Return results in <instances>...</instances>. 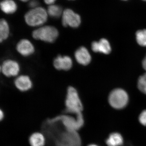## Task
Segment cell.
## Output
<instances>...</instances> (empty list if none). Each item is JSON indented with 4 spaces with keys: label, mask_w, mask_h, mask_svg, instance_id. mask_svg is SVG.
Returning <instances> with one entry per match:
<instances>
[{
    "label": "cell",
    "mask_w": 146,
    "mask_h": 146,
    "mask_svg": "<svg viewBox=\"0 0 146 146\" xmlns=\"http://www.w3.org/2000/svg\"><path fill=\"white\" fill-rule=\"evenodd\" d=\"M65 105L66 111L76 115L81 113L83 106L78 92L73 86H69L67 90Z\"/></svg>",
    "instance_id": "6da1fadb"
},
{
    "label": "cell",
    "mask_w": 146,
    "mask_h": 146,
    "mask_svg": "<svg viewBox=\"0 0 146 146\" xmlns=\"http://www.w3.org/2000/svg\"><path fill=\"white\" fill-rule=\"evenodd\" d=\"M48 14L47 10L42 7H35L28 11L25 16L26 23L31 27H40L46 22Z\"/></svg>",
    "instance_id": "7a4b0ae2"
},
{
    "label": "cell",
    "mask_w": 146,
    "mask_h": 146,
    "mask_svg": "<svg viewBox=\"0 0 146 146\" xmlns=\"http://www.w3.org/2000/svg\"><path fill=\"white\" fill-rule=\"evenodd\" d=\"M58 35L59 32L57 29L52 26L40 27L32 33L33 37L35 39L50 43L54 42Z\"/></svg>",
    "instance_id": "3957f363"
},
{
    "label": "cell",
    "mask_w": 146,
    "mask_h": 146,
    "mask_svg": "<svg viewBox=\"0 0 146 146\" xmlns=\"http://www.w3.org/2000/svg\"><path fill=\"white\" fill-rule=\"evenodd\" d=\"M129 97L125 91L122 89H115L110 94L108 102L111 107L115 109H123L127 105Z\"/></svg>",
    "instance_id": "277c9868"
},
{
    "label": "cell",
    "mask_w": 146,
    "mask_h": 146,
    "mask_svg": "<svg viewBox=\"0 0 146 146\" xmlns=\"http://www.w3.org/2000/svg\"><path fill=\"white\" fill-rule=\"evenodd\" d=\"M62 16V23L63 26L77 28L81 24L80 16L70 9H66L63 11Z\"/></svg>",
    "instance_id": "5b68a950"
},
{
    "label": "cell",
    "mask_w": 146,
    "mask_h": 146,
    "mask_svg": "<svg viewBox=\"0 0 146 146\" xmlns=\"http://www.w3.org/2000/svg\"><path fill=\"white\" fill-rule=\"evenodd\" d=\"M2 66V72L7 77L18 76L21 70L19 63L16 60L7 59L3 62Z\"/></svg>",
    "instance_id": "8992f818"
},
{
    "label": "cell",
    "mask_w": 146,
    "mask_h": 146,
    "mask_svg": "<svg viewBox=\"0 0 146 146\" xmlns=\"http://www.w3.org/2000/svg\"><path fill=\"white\" fill-rule=\"evenodd\" d=\"M60 118L63 120V124L69 131H76L83 124L84 120L82 113L77 115L76 119L67 116H62Z\"/></svg>",
    "instance_id": "52a82bcc"
},
{
    "label": "cell",
    "mask_w": 146,
    "mask_h": 146,
    "mask_svg": "<svg viewBox=\"0 0 146 146\" xmlns=\"http://www.w3.org/2000/svg\"><path fill=\"white\" fill-rule=\"evenodd\" d=\"M58 146H80V138L76 131H69L63 134L61 141L58 142Z\"/></svg>",
    "instance_id": "ba28073f"
},
{
    "label": "cell",
    "mask_w": 146,
    "mask_h": 146,
    "mask_svg": "<svg viewBox=\"0 0 146 146\" xmlns=\"http://www.w3.org/2000/svg\"><path fill=\"white\" fill-rule=\"evenodd\" d=\"M53 65L58 70L68 71L73 66V60L68 56L58 55L54 58Z\"/></svg>",
    "instance_id": "9c48e42d"
},
{
    "label": "cell",
    "mask_w": 146,
    "mask_h": 146,
    "mask_svg": "<svg viewBox=\"0 0 146 146\" xmlns=\"http://www.w3.org/2000/svg\"><path fill=\"white\" fill-rule=\"evenodd\" d=\"M16 50L23 56H29L35 52L34 45L27 39H23L19 41L16 45Z\"/></svg>",
    "instance_id": "30bf717a"
},
{
    "label": "cell",
    "mask_w": 146,
    "mask_h": 146,
    "mask_svg": "<svg viewBox=\"0 0 146 146\" xmlns=\"http://www.w3.org/2000/svg\"><path fill=\"white\" fill-rule=\"evenodd\" d=\"M74 56L77 62L84 66L89 65L91 62V54L87 49L84 46L80 47L76 51Z\"/></svg>",
    "instance_id": "8fae6325"
},
{
    "label": "cell",
    "mask_w": 146,
    "mask_h": 146,
    "mask_svg": "<svg viewBox=\"0 0 146 146\" xmlns=\"http://www.w3.org/2000/svg\"><path fill=\"white\" fill-rule=\"evenodd\" d=\"M14 84L19 91L25 92L31 89L33 82L29 76L21 75L16 78L14 81Z\"/></svg>",
    "instance_id": "7c38bea8"
},
{
    "label": "cell",
    "mask_w": 146,
    "mask_h": 146,
    "mask_svg": "<svg viewBox=\"0 0 146 146\" xmlns=\"http://www.w3.org/2000/svg\"><path fill=\"white\" fill-rule=\"evenodd\" d=\"M91 48L95 52L108 54L111 50V46L107 39H102L98 42H93L91 44Z\"/></svg>",
    "instance_id": "4fadbf2b"
},
{
    "label": "cell",
    "mask_w": 146,
    "mask_h": 146,
    "mask_svg": "<svg viewBox=\"0 0 146 146\" xmlns=\"http://www.w3.org/2000/svg\"><path fill=\"white\" fill-rule=\"evenodd\" d=\"M124 138L121 133L113 132L110 133L106 140L107 146H122L124 144Z\"/></svg>",
    "instance_id": "5bb4252c"
},
{
    "label": "cell",
    "mask_w": 146,
    "mask_h": 146,
    "mask_svg": "<svg viewBox=\"0 0 146 146\" xmlns=\"http://www.w3.org/2000/svg\"><path fill=\"white\" fill-rule=\"evenodd\" d=\"M0 8L6 14H13L17 9V5L13 0H3L0 2Z\"/></svg>",
    "instance_id": "9a60e30c"
},
{
    "label": "cell",
    "mask_w": 146,
    "mask_h": 146,
    "mask_svg": "<svg viewBox=\"0 0 146 146\" xmlns=\"http://www.w3.org/2000/svg\"><path fill=\"white\" fill-rule=\"evenodd\" d=\"M29 142L31 146H44L46 138L42 133L35 132L31 135L29 138Z\"/></svg>",
    "instance_id": "2e32d148"
},
{
    "label": "cell",
    "mask_w": 146,
    "mask_h": 146,
    "mask_svg": "<svg viewBox=\"0 0 146 146\" xmlns=\"http://www.w3.org/2000/svg\"><path fill=\"white\" fill-rule=\"evenodd\" d=\"M10 33V29L7 21L4 19H0V43L6 40Z\"/></svg>",
    "instance_id": "e0dca14e"
},
{
    "label": "cell",
    "mask_w": 146,
    "mask_h": 146,
    "mask_svg": "<svg viewBox=\"0 0 146 146\" xmlns=\"http://www.w3.org/2000/svg\"><path fill=\"white\" fill-rule=\"evenodd\" d=\"M48 15L53 18H58L62 16L63 11L60 6L53 4L49 5L47 10Z\"/></svg>",
    "instance_id": "ac0fdd59"
},
{
    "label": "cell",
    "mask_w": 146,
    "mask_h": 146,
    "mask_svg": "<svg viewBox=\"0 0 146 146\" xmlns=\"http://www.w3.org/2000/svg\"><path fill=\"white\" fill-rule=\"evenodd\" d=\"M136 39L139 45L146 46V29L140 30L136 33Z\"/></svg>",
    "instance_id": "d6986e66"
},
{
    "label": "cell",
    "mask_w": 146,
    "mask_h": 146,
    "mask_svg": "<svg viewBox=\"0 0 146 146\" xmlns=\"http://www.w3.org/2000/svg\"><path fill=\"white\" fill-rule=\"evenodd\" d=\"M138 89L146 95V73L138 79Z\"/></svg>",
    "instance_id": "ffe728a7"
},
{
    "label": "cell",
    "mask_w": 146,
    "mask_h": 146,
    "mask_svg": "<svg viewBox=\"0 0 146 146\" xmlns=\"http://www.w3.org/2000/svg\"><path fill=\"white\" fill-rule=\"evenodd\" d=\"M139 123L144 126H146V110H143L138 117Z\"/></svg>",
    "instance_id": "44dd1931"
},
{
    "label": "cell",
    "mask_w": 146,
    "mask_h": 146,
    "mask_svg": "<svg viewBox=\"0 0 146 146\" xmlns=\"http://www.w3.org/2000/svg\"><path fill=\"white\" fill-rule=\"evenodd\" d=\"M39 3L36 0H33L29 4V6L32 9L35 8V7H38V5Z\"/></svg>",
    "instance_id": "7402d4cb"
},
{
    "label": "cell",
    "mask_w": 146,
    "mask_h": 146,
    "mask_svg": "<svg viewBox=\"0 0 146 146\" xmlns=\"http://www.w3.org/2000/svg\"><path fill=\"white\" fill-rule=\"evenodd\" d=\"M56 1V0H44V1L46 4L50 5L54 4V3Z\"/></svg>",
    "instance_id": "603a6c76"
},
{
    "label": "cell",
    "mask_w": 146,
    "mask_h": 146,
    "mask_svg": "<svg viewBox=\"0 0 146 146\" xmlns=\"http://www.w3.org/2000/svg\"><path fill=\"white\" fill-rule=\"evenodd\" d=\"M142 65H143V68L145 69V70L146 71V55L145 57L144 58V59L143 60Z\"/></svg>",
    "instance_id": "cb8c5ba5"
},
{
    "label": "cell",
    "mask_w": 146,
    "mask_h": 146,
    "mask_svg": "<svg viewBox=\"0 0 146 146\" xmlns=\"http://www.w3.org/2000/svg\"><path fill=\"white\" fill-rule=\"evenodd\" d=\"M4 113L1 109H0V121L3 119L4 118Z\"/></svg>",
    "instance_id": "d4e9b609"
},
{
    "label": "cell",
    "mask_w": 146,
    "mask_h": 146,
    "mask_svg": "<svg viewBox=\"0 0 146 146\" xmlns=\"http://www.w3.org/2000/svg\"><path fill=\"white\" fill-rule=\"evenodd\" d=\"M87 146H100L98 145H96V144H90V145H88Z\"/></svg>",
    "instance_id": "484cf974"
},
{
    "label": "cell",
    "mask_w": 146,
    "mask_h": 146,
    "mask_svg": "<svg viewBox=\"0 0 146 146\" xmlns=\"http://www.w3.org/2000/svg\"><path fill=\"white\" fill-rule=\"evenodd\" d=\"M20 1H22L23 2H27L30 0H20Z\"/></svg>",
    "instance_id": "4316f807"
},
{
    "label": "cell",
    "mask_w": 146,
    "mask_h": 146,
    "mask_svg": "<svg viewBox=\"0 0 146 146\" xmlns=\"http://www.w3.org/2000/svg\"><path fill=\"white\" fill-rule=\"evenodd\" d=\"M2 72V66L0 65V72Z\"/></svg>",
    "instance_id": "83f0119b"
},
{
    "label": "cell",
    "mask_w": 146,
    "mask_h": 146,
    "mask_svg": "<svg viewBox=\"0 0 146 146\" xmlns=\"http://www.w3.org/2000/svg\"><path fill=\"white\" fill-rule=\"evenodd\" d=\"M122 1H127V0H122Z\"/></svg>",
    "instance_id": "f1b7e54d"
},
{
    "label": "cell",
    "mask_w": 146,
    "mask_h": 146,
    "mask_svg": "<svg viewBox=\"0 0 146 146\" xmlns=\"http://www.w3.org/2000/svg\"><path fill=\"white\" fill-rule=\"evenodd\" d=\"M143 1H146V0H142Z\"/></svg>",
    "instance_id": "f546056e"
},
{
    "label": "cell",
    "mask_w": 146,
    "mask_h": 146,
    "mask_svg": "<svg viewBox=\"0 0 146 146\" xmlns=\"http://www.w3.org/2000/svg\"><path fill=\"white\" fill-rule=\"evenodd\" d=\"M70 1H74V0H70Z\"/></svg>",
    "instance_id": "4dcf8cb0"
}]
</instances>
